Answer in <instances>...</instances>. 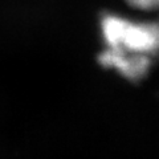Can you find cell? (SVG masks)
Masks as SVG:
<instances>
[{"instance_id":"1","label":"cell","mask_w":159,"mask_h":159,"mask_svg":"<svg viewBox=\"0 0 159 159\" xmlns=\"http://www.w3.org/2000/svg\"><path fill=\"white\" fill-rule=\"evenodd\" d=\"M103 48L130 56L159 58V16L105 11L98 19Z\"/></svg>"},{"instance_id":"2","label":"cell","mask_w":159,"mask_h":159,"mask_svg":"<svg viewBox=\"0 0 159 159\" xmlns=\"http://www.w3.org/2000/svg\"><path fill=\"white\" fill-rule=\"evenodd\" d=\"M99 62L111 70L122 74L126 78H141L148 73L152 65L151 60L130 56V54L117 52L113 49L103 48L98 56Z\"/></svg>"},{"instance_id":"3","label":"cell","mask_w":159,"mask_h":159,"mask_svg":"<svg viewBox=\"0 0 159 159\" xmlns=\"http://www.w3.org/2000/svg\"><path fill=\"white\" fill-rule=\"evenodd\" d=\"M131 12L146 16H159V0H123Z\"/></svg>"}]
</instances>
